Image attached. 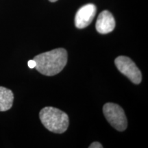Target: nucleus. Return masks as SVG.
<instances>
[{"mask_svg":"<svg viewBox=\"0 0 148 148\" xmlns=\"http://www.w3.org/2000/svg\"><path fill=\"white\" fill-rule=\"evenodd\" d=\"M67 51L58 48L37 55L33 58L36 62V69L44 75L52 76L60 73L67 63Z\"/></svg>","mask_w":148,"mask_h":148,"instance_id":"1","label":"nucleus"},{"mask_svg":"<svg viewBox=\"0 0 148 148\" xmlns=\"http://www.w3.org/2000/svg\"><path fill=\"white\" fill-rule=\"evenodd\" d=\"M41 123L50 132L62 134L69 127V116L63 111L51 106L45 107L40 111Z\"/></svg>","mask_w":148,"mask_h":148,"instance_id":"2","label":"nucleus"},{"mask_svg":"<svg viewBox=\"0 0 148 148\" xmlns=\"http://www.w3.org/2000/svg\"><path fill=\"white\" fill-rule=\"evenodd\" d=\"M103 112L107 121L116 130L122 132L126 129V116L121 106L114 103H107L103 107Z\"/></svg>","mask_w":148,"mask_h":148,"instance_id":"3","label":"nucleus"},{"mask_svg":"<svg viewBox=\"0 0 148 148\" xmlns=\"http://www.w3.org/2000/svg\"><path fill=\"white\" fill-rule=\"evenodd\" d=\"M114 64L117 69L131 82L135 84H140L142 79L141 72L130 58L123 56H118L114 60Z\"/></svg>","mask_w":148,"mask_h":148,"instance_id":"4","label":"nucleus"},{"mask_svg":"<svg viewBox=\"0 0 148 148\" xmlns=\"http://www.w3.org/2000/svg\"><path fill=\"white\" fill-rule=\"evenodd\" d=\"M96 11V6L92 3H88L81 7L75 16V27L83 29L89 25L95 17Z\"/></svg>","mask_w":148,"mask_h":148,"instance_id":"5","label":"nucleus"},{"mask_svg":"<svg viewBox=\"0 0 148 148\" xmlns=\"http://www.w3.org/2000/svg\"><path fill=\"white\" fill-rule=\"evenodd\" d=\"M115 27V21L112 14L108 10H103L98 16L95 28L99 33L106 34L113 31Z\"/></svg>","mask_w":148,"mask_h":148,"instance_id":"6","label":"nucleus"},{"mask_svg":"<svg viewBox=\"0 0 148 148\" xmlns=\"http://www.w3.org/2000/svg\"><path fill=\"white\" fill-rule=\"evenodd\" d=\"M14 101L12 90L0 86V111H6L11 108Z\"/></svg>","mask_w":148,"mask_h":148,"instance_id":"7","label":"nucleus"},{"mask_svg":"<svg viewBox=\"0 0 148 148\" xmlns=\"http://www.w3.org/2000/svg\"><path fill=\"white\" fill-rule=\"evenodd\" d=\"M89 148H102L103 146L99 142H93L89 145Z\"/></svg>","mask_w":148,"mask_h":148,"instance_id":"8","label":"nucleus"},{"mask_svg":"<svg viewBox=\"0 0 148 148\" xmlns=\"http://www.w3.org/2000/svg\"><path fill=\"white\" fill-rule=\"evenodd\" d=\"M27 65L30 69H34V68L36 67V62L34 60H29L28 62H27Z\"/></svg>","mask_w":148,"mask_h":148,"instance_id":"9","label":"nucleus"},{"mask_svg":"<svg viewBox=\"0 0 148 148\" xmlns=\"http://www.w3.org/2000/svg\"><path fill=\"white\" fill-rule=\"evenodd\" d=\"M49 1H51V2H55V1H58V0H49Z\"/></svg>","mask_w":148,"mask_h":148,"instance_id":"10","label":"nucleus"}]
</instances>
